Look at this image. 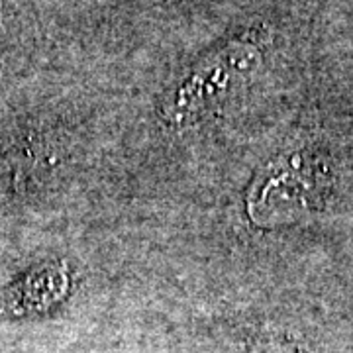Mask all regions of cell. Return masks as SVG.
Wrapping results in <instances>:
<instances>
[{"instance_id": "6da1fadb", "label": "cell", "mask_w": 353, "mask_h": 353, "mask_svg": "<svg viewBox=\"0 0 353 353\" xmlns=\"http://www.w3.org/2000/svg\"><path fill=\"white\" fill-rule=\"evenodd\" d=\"M261 61V51L250 39H238L210 55L187 85L179 90V108L181 106H196L199 102L214 99L218 90H224L234 81L252 73Z\"/></svg>"}]
</instances>
